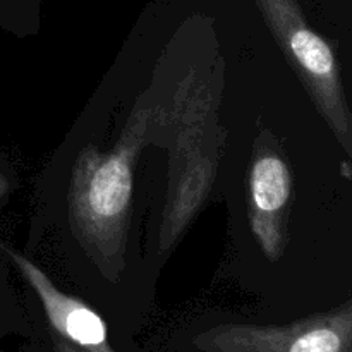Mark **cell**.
I'll return each instance as SVG.
<instances>
[{
    "label": "cell",
    "mask_w": 352,
    "mask_h": 352,
    "mask_svg": "<svg viewBox=\"0 0 352 352\" xmlns=\"http://www.w3.org/2000/svg\"><path fill=\"white\" fill-rule=\"evenodd\" d=\"M54 352H82V351L76 349V347H72L71 344L58 339V337H54Z\"/></svg>",
    "instance_id": "obj_7"
},
{
    "label": "cell",
    "mask_w": 352,
    "mask_h": 352,
    "mask_svg": "<svg viewBox=\"0 0 352 352\" xmlns=\"http://www.w3.org/2000/svg\"><path fill=\"white\" fill-rule=\"evenodd\" d=\"M162 109L140 105L110 151L82 148L69 182V222L96 267L116 280L124 268L134 165L160 127Z\"/></svg>",
    "instance_id": "obj_1"
},
{
    "label": "cell",
    "mask_w": 352,
    "mask_h": 352,
    "mask_svg": "<svg viewBox=\"0 0 352 352\" xmlns=\"http://www.w3.org/2000/svg\"><path fill=\"white\" fill-rule=\"evenodd\" d=\"M0 251L10 258L19 274L26 278L40 298L48 323L58 339L82 352H116L109 342V330L102 316L81 299L62 292L48 275L30 258L0 241Z\"/></svg>",
    "instance_id": "obj_6"
},
{
    "label": "cell",
    "mask_w": 352,
    "mask_h": 352,
    "mask_svg": "<svg viewBox=\"0 0 352 352\" xmlns=\"http://www.w3.org/2000/svg\"><path fill=\"white\" fill-rule=\"evenodd\" d=\"M201 352H352V302L287 325L223 323L199 332Z\"/></svg>",
    "instance_id": "obj_4"
},
{
    "label": "cell",
    "mask_w": 352,
    "mask_h": 352,
    "mask_svg": "<svg viewBox=\"0 0 352 352\" xmlns=\"http://www.w3.org/2000/svg\"><path fill=\"white\" fill-rule=\"evenodd\" d=\"M289 65L347 157H352V113L340 62L329 41L306 21L298 0H254Z\"/></svg>",
    "instance_id": "obj_3"
},
{
    "label": "cell",
    "mask_w": 352,
    "mask_h": 352,
    "mask_svg": "<svg viewBox=\"0 0 352 352\" xmlns=\"http://www.w3.org/2000/svg\"><path fill=\"white\" fill-rule=\"evenodd\" d=\"M220 93L212 74L196 69L179 82L172 110L162 109L160 129L170 136L167 198L158 250L168 253L184 236L212 192L223 151Z\"/></svg>",
    "instance_id": "obj_2"
},
{
    "label": "cell",
    "mask_w": 352,
    "mask_h": 352,
    "mask_svg": "<svg viewBox=\"0 0 352 352\" xmlns=\"http://www.w3.org/2000/svg\"><path fill=\"white\" fill-rule=\"evenodd\" d=\"M292 174L274 134L254 141L248 177V213L254 241L270 261H278L289 243Z\"/></svg>",
    "instance_id": "obj_5"
},
{
    "label": "cell",
    "mask_w": 352,
    "mask_h": 352,
    "mask_svg": "<svg viewBox=\"0 0 352 352\" xmlns=\"http://www.w3.org/2000/svg\"><path fill=\"white\" fill-rule=\"evenodd\" d=\"M10 191V184H9V179L0 172V199L6 198Z\"/></svg>",
    "instance_id": "obj_8"
}]
</instances>
